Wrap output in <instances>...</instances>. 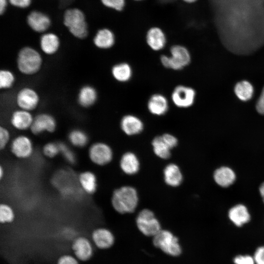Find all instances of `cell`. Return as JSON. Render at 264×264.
I'll return each mask as SVG.
<instances>
[{"mask_svg":"<svg viewBox=\"0 0 264 264\" xmlns=\"http://www.w3.org/2000/svg\"><path fill=\"white\" fill-rule=\"evenodd\" d=\"M111 202L114 210L119 213H132L138 205L137 192L132 186L120 187L113 191Z\"/></svg>","mask_w":264,"mask_h":264,"instance_id":"1","label":"cell"},{"mask_svg":"<svg viewBox=\"0 0 264 264\" xmlns=\"http://www.w3.org/2000/svg\"><path fill=\"white\" fill-rule=\"evenodd\" d=\"M63 23L70 34L76 38L84 39L89 34L86 17L83 12L77 8H69L65 11Z\"/></svg>","mask_w":264,"mask_h":264,"instance_id":"2","label":"cell"},{"mask_svg":"<svg viewBox=\"0 0 264 264\" xmlns=\"http://www.w3.org/2000/svg\"><path fill=\"white\" fill-rule=\"evenodd\" d=\"M40 54L35 49L25 46L19 51L17 57V66L19 70L25 75L36 73L42 65Z\"/></svg>","mask_w":264,"mask_h":264,"instance_id":"3","label":"cell"},{"mask_svg":"<svg viewBox=\"0 0 264 264\" xmlns=\"http://www.w3.org/2000/svg\"><path fill=\"white\" fill-rule=\"evenodd\" d=\"M170 56L163 55L160 57L162 65L166 68L178 70L187 66L191 61L188 49L181 45H174L170 48Z\"/></svg>","mask_w":264,"mask_h":264,"instance_id":"4","label":"cell"},{"mask_svg":"<svg viewBox=\"0 0 264 264\" xmlns=\"http://www.w3.org/2000/svg\"><path fill=\"white\" fill-rule=\"evenodd\" d=\"M153 244L165 253L178 256L182 252L178 238L172 232L166 230H161L153 238Z\"/></svg>","mask_w":264,"mask_h":264,"instance_id":"5","label":"cell"},{"mask_svg":"<svg viewBox=\"0 0 264 264\" xmlns=\"http://www.w3.org/2000/svg\"><path fill=\"white\" fill-rule=\"evenodd\" d=\"M136 222L139 231L146 236L154 237L161 230L159 220L149 209H144L138 213Z\"/></svg>","mask_w":264,"mask_h":264,"instance_id":"6","label":"cell"},{"mask_svg":"<svg viewBox=\"0 0 264 264\" xmlns=\"http://www.w3.org/2000/svg\"><path fill=\"white\" fill-rule=\"evenodd\" d=\"M88 155L90 160L98 166H105L110 163L113 158V152L107 144L97 142L89 148Z\"/></svg>","mask_w":264,"mask_h":264,"instance_id":"7","label":"cell"},{"mask_svg":"<svg viewBox=\"0 0 264 264\" xmlns=\"http://www.w3.org/2000/svg\"><path fill=\"white\" fill-rule=\"evenodd\" d=\"M196 92L192 88L179 85L173 90L171 98L174 105L178 108H187L194 103Z\"/></svg>","mask_w":264,"mask_h":264,"instance_id":"8","label":"cell"},{"mask_svg":"<svg viewBox=\"0 0 264 264\" xmlns=\"http://www.w3.org/2000/svg\"><path fill=\"white\" fill-rule=\"evenodd\" d=\"M10 150L12 154L18 158H29L33 153L32 142L27 136L19 135L12 140Z\"/></svg>","mask_w":264,"mask_h":264,"instance_id":"9","label":"cell"},{"mask_svg":"<svg viewBox=\"0 0 264 264\" xmlns=\"http://www.w3.org/2000/svg\"><path fill=\"white\" fill-rule=\"evenodd\" d=\"M39 97L37 92L30 88H24L18 93L16 102L22 109L30 111L36 109L39 102Z\"/></svg>","mask_w":264,"mask_h":264,"instance_id":"10","label":"cell"},{"mask_svg":"<svg viewBox=\"0 0 264 264\" xmlns=\"http://www.w3.org/2000/svg\"><path fill=\"white\" fill-rule=\"evenodd\" d=\"M56 128V122L55 118L47 113H41L34 118L30 127L32 133L35 135L43 132H54Z\"/></svg>","mask_w":264,"mask_h":264,"instance_id":"11","label":"cell"},{"mask_svg":"<svg viewBox=\"0 0 264 264\" xmlns=\"http://www.w3.org/2000/svg\"><path fill=\"white\" fill-rule=\"evenodd\" d=\"M29 27L35 32L43 34L49 29L51 22L46 14L38 11L31 12L27 17Z\"/></svg>","mask_w":264,"mask_h":264,"instance_id":"12","label":"cell"},{"mask_svg":"<svg viewBox=\"0 0 264 264\" xmlns=\"http://www.w3.org/2000/svg\"><path fill=\"white\" fill-rule=\"evenodd\" d=\"M120 127L125 134L129 136L137 135L141 133L144 129L142 120L132 114L124 116L120 121Z\"/></svg>","mask_w":264,"mask_h":264,"instance_id":"13","label":"cell"},{"mask_svg":"<svg viewBox=\"0 0 264 264\" xmlns=\"http://www.w3.org/2000/svg\"><path fill=\"white\" fill-rule=\"evenodd\" d=\"M146 42L152 50L159 51L165 46L166 37L163 30L158 27L150 28L146 36Z\"/></svg>","mask_w":264,"mask_h":264,"instance_id":"14","label":"cell"},{"mask_svg":"<svg viewBox=\"0 0 264 264\" xmlns=\"http://www.w3.org/2000/svg\"><path fill=\"white\" fill-rule=\"evenodd\" d=\"M148 110L152 114L161 116L165 114L169 109V104L166 97L159 93L152 95L147 103Z\"/></svg>","mask_w":264,"mask_h":264,"instance_id":"15","label":"cell"},{"mask_svg":"<svg viewBox=\"0 0 264 264\" xmlns=\"http://www.w3.org/2000/svg\"><path fill=\"white\" fill-rule=\"evenodd\" d=\"M42 50L45 54L52 55L59 49L60 40L59 36L53 32H47L42 34L40 38Z\"/></svg>","mask_w":264,"mask_h":264,"instance_id":"16","label":"cell"},{"mask_svg":"<svg viewBox=\"0 0 264 264\" xmlns=\"http://www.w3.org/2000/svg\"><path fill=\"white\" fill-rule=\"evenodd\" d=\"M119 166L125 174L133 175L137 173L139 170L140 162L134 153L127 152L122 155L119 161Z\"/></svg>","mask_w":264,"mask_h":264,"instance_id":"17","label":"cell"},{"mask_svg":"<svg viewBox=\"0 0 264 264\" xmlns=\"http://www.w3.org/2000/svg\"><path fill=\"white\" fill-rule=\"evenodd\" d=\"M72 249L76 257L81 261L88 260L93 253L91 243L88 239L83 237L75 240L72 244Z\"/></svg>","mask_w":264,"mask_h":264,"instance_id":"18","label":"cell"},{"mask_svg":"<svg viewBox=\"0 0 264 264\" xmlns=\"http://www.w3.org/2000/svg\"><path fill=\"white\" fill-rule=\"evenodd\" d=\"M163 177L167 185L173 187L179 186L183 180V175L179 166L175 163H169L163 170Z\"/></svg>","mask_w":264,"mask_h":264,"instance_id":"19","label":"cell"},{"mask_svg":"<svg viewBox=\"0 0 264 264\" xmlns=\"http://www.w3.org/2000/svg\"><path fill=\"white\" fill-rule=\"evenodd\" d=\"M94 45L100 49H109L114 44L115 39L113 32L109 28L99 29L93 39Z\"/></svg>","mask_w":264,"mask_h":264,"instance_id":"20","label":"cell"},{"mask_svg":"<svg viewBox=\"0 0 264 264\" xmlns=\"http://www.w3.org/2000/svg\"><path fill=\"white\" fill-rule=\"evenodd\" d=\"M34 118L29 111L23 110L15 111L11 118L13 127L18 130H25L30 128Z\"/></svg>","mask_w":264,"mask_h":264,"instance_id":"21","label":"cell"},{"mask_svg":"<svg viewBox=\"0 0 264 264\" xmlns=\"http://www.w3.org/2000/svg\"><path fill=\"white\" fill-rule=\"evenodd\" d=\"M92 238L96 246L101 249L110 248L114 242V238L112 233L109 230L103 228L94 230Z\"/></svg>","mask_w":264,"mask_h":264,"instance_id":"22","label":"cell"},{"mask_svg":"<svg viewBox=\"0 0 264 264\" xmlns=\"http://www.w3.org/2000/svg\"><path fill=\"white\" fill-rule=\"evenodd\" d=\"M228 217L230 220L238 227L247 223L250 219L246 207L242 204H238L231 208L228 212Z\"/></svg>","mask_w":264,"mask_h":264,"instance_id":"23","label":"cell"},{"mask_svg":"<svg viewBox=\"0 0 264 264\" xmlns=\"http://www.w3.org/2000/svg\"><path fill=\"white\" fill-rule=\"evenodd\" d=\"M79 184L87 194H94L97 188V180L96 175L90 171L81 173L78 177Z\"/></svg>","mask_w":264,"mask_h":264,"instance_id":"24","label":"cell"},{"mask_svg":"<svg viewBox=\"0 0 264 264\" xmlns=\"http://www.w3.org/2000/svg\"><path fill=\"white\" fill-rule=\"evenodd\" d=\"M235 177V174L233 170L226 167L218 169L214 174V178L216 183L223 187L231 185L234 182Z\"/></svg>","mask_w":264,"mask_h":264,"instance_id":"25","label":"cell"},{"mask_svg":"<svg viewBox=\"0 0 264 264\" xmlns=\"http://www.w3.org/2000/svg\"><path fill=\"white\" fill-rule=\"evenodd\" d=\"M97 98V93L95 89L88 85L83 87L80 90L78 101L82 107L88 108L93 105Z\"/></svg>","mask_w":264,"mask_h":264,"instance_id":"26","label":"cell"},{"mask_svg":"<svg viewBox=\"0 0 264 264\" xmlns=\"http://www.w3.org/2000/svg\"><path fill=\"white\" fill-rule=\"evenodd\" d=\"M111 74L117 81L126 82L132 77V70L131 66L128 63H120L112 67Z\"/></svg>","mask_w":264,"mask_h":264,"instance_id":"27","label":"cell"},{"mask_svg":"<svg viewBox=\"0 0 264 264\" xmlns=\"http://www.w3.org/2000/svg\"><path fill=\"white\" fill-rule=\"evenodd\" d=\"M151 144L154 153L156 156L162 159H167L170 157L171 150L164 142L161 135L154 137Z\"/></svg>","mask_w":264,"mask_h":264,"instance_id":"28","label":"cell"},{"mask_svg":"<svg viewBox=\"0 0 264 264\" xmlns=\"http://www.w3.org/2000/svg\"><path fill=\"white\" fill-rule=\"evenodd\" d=\"M234 90L237 96L243 101L250 99L254 92L252 85L247 81L238 83L235 87Z\"/></svg>","mask_w":264,"mask_h":264,"instance_id":"29","label":"cell"},{"mask_svg":"<svg viewBox=\"0 0 264 264\" xmlns=\"http://www.w3.org/2000/svg\"><path fill=\"white\" fill-rule=\"evenodd\" d=\"M68 140L74 146L82 148L88 144V137L84 131L79 129H75L69 132Z\"/></svg>","mask_w":264,"mask_h":264,"instance_id":"30","label":"cell"},{"mask_svg":"<svg viewBox=\"0 0 264 264\" xmlns=\"http://www.w3.org/2000/svg\"><path fill=\"white\" fill-rule=\"evenodd\" d=\"M15 218L14 212L9 205L1 203L0 205V221L2 223L12 222Z\"/></svg>","mask_w":264,"mask_h":264,"instance_id":"31","label":"cell"},{"mask_svg":"<svg viewBox=\"0 0 264 264\" xmlns=\"http://www.w3.org/2000/svg\"><path fill=\"white\" fill-rule=\"evenodd\" d=\"M15 81L13 73L6 69L0 71V88H11Z\"/></svg>","mask_w":264,"mask_h":264,"instance_id":"32","label":"cell"},{"mask_svg":"<svg viewBox=\"0 0 264 264\" xmlns=\"http://www.w3.org/2000/svg\"><path fill=\"white\" fill-rule=\"evenodd\" d=\"M43 153L47 157L52 158L60 153V148L58 143L48 142L43 148Z\"/></svg>","mask_w":264,"mask_h":264,"instance_id":"33","label":"cell"},{"mask_svg":"<svg viewBox=\"0 0 264 264\" xmlns=\"http://www.w3.org/2000/svg\"><path fill=\"white\" fill-rule=\"evenodd\" d=\"M106 7L116 11H121L125 5V0H101Z\"/></svg>","mask_w":264,"mask_h":264,"instance_id":"34","label":"cell"},{"mask_svg":"<svg viewBox=\"0 0 264 264\" xmlns=\"http://www.w3.org/2000/svg\"><path fill=\"white\" fill-rule=\"evenodd\" d=\"M60 153H61L66 160L71 164L75 162V156L74 153L66 144L59 143Z\"/></svg>","mask_w":264,"mask_h":264,"instance_id":"35","label":"cell"},{"mask_svg":"<svg viewBox=\"0 0 264 264\" xmlns=\"http://www.w3.org/2000/svg\"><path fill=\"white\" fill-rule=\"evenodd\" d=\"M10 134L9 131L4 127H0V149H4L9 141Z\"/></svg>","mask_w":264,"mask_h":264,"instance_id":"36","label":"cell"},{"mask_svg":"<svg viewBox=\"0 0 264 264\" xmlns=\"http://www.w3.org/2000/svg\"><path fill=\"white\" fill-rule=\"evenodd\" d=\"M164 142L167 145L171 150L176 147L178 144V139L172 134L165 133L161 135Z\"/></svg>","mask_w":264,"mask_h":264,"instance_id":"37","label":"cell"},{"mask_svg":"<svg viewBox=\"0 0 264 264\" xmlns=\"http://www.w3.org/2000/svg\"><path fill=\"white\" fill-rule=\"evenodd\" d=\"M233 262L234 264H255L254 258L248 255H238L234 258Z\"/></svg>","mask_w":264,"mask_h":264,"instance_id":"38","label":"cell"},{"mask_svg":"<svg viewBox=\"0 0 264 264\" xmlns=\"http://www.w3.org/2000/svg\"><path fill=\"white\" fill-rule=\"evenodd\" d=\"M255 264H264V246L259 247L254 255Z\"/></svg>","mask_w":264,"mask_h":264,"instance_id":"39","label":"cell"},{"mask_svg":"<svg viewBox=\"0 0 264 264\" xmlns=\"http://www.w3.org/2000/svg\"><path fill=\"white\" fill-rule=\"evenodd\" d=\"M32 0H8L9 3L16 7L25 8L31 4Z\"/></svg>","mask_w":264,"mask_h":264,"instance_id":"40","label":"cell"},{"mask_svg":"<svg viewBox=\"0 0 264 264\" xmlns=\"http://www.w3.org/2000/svg\"><path fill=\"white\" fill-rule=\"evenodd\" d=\"M57 264H78V263L73 257L64 255L59 259Z\"/></svg>","mask_w":264,"mask_h":264,"instance_id":"41","label":"cell"},{"mask_svg":"<svg viewBox=\"0 0 264 264\" xmlns=\"http://www.w3.org/2000/svg\"><path fill=\"white\" fill-rule=\"evenodd\" d=\"M256 108L259 113L264 114V88L257 102Z\"/></svg>","mask_w":264,"mask_h":264,"instance_id":"42","label":"cell"},{"mask_svg":"<svg viewBox=\"0 0 264 264\" xmlns=\"http://www.w3.org/2000/svg\"><path fill=\"white\" fill-rule=\"evenodd\" d=\"M9 4L8 0H0V15L5 11Z\"/></svg>","mask_w":264,"mask_h":264,"instance_id":"43","label":"cell"},{"mask_svg":"<svg viewBox=\"0 0 264 264\" xmlns=\"http://www.w3.org/2000/svg\"><path fill=\"white\" fill-rule=\"evenodd\" d=\"M260 192L264 202V182L262 184L260 187Z\"/></svg>","mask_w":264,"mask_h":264,"instance_id":"44","label":"cell"},{"mask_svg":"<svg viewBox=\"0 0 264 264\" xmlns=\"http://www.w3.org/2000/svg\"><path fill=\"white\" fill-rule=\"evenodd\" d=\"M4 170L2 166H0V178L1 179L3 176Z\"/></svg>","mask_w":264,"mask_h":264,"instance_id":"45","label":"cell"},{"mask_svg":"<svg viewBox=\"0 0 264 264\" xmlns=\"http://www.w3.org/2000/svg\"><path fill=\"white\" fill-rule=\"evenodd\" d=\"M182 0L187 3H193L197 1V0Z\"/></svg>","mask_w":264,"mask_h":264,"instance_id":"46","label":"cell"},{"mask_svg":"<svg viewBox=\"0 0 264 264\" xmlns=\"http://www.w3.org/2000/svg\"><path fill=\"white\" fill-rule=\"evenodd\" d=\"M135 0V1H140V0Z\"/></svg>","mask_w":264,"mask_h":264,"instance_id":"47","label":"cell"}]
</instances>
